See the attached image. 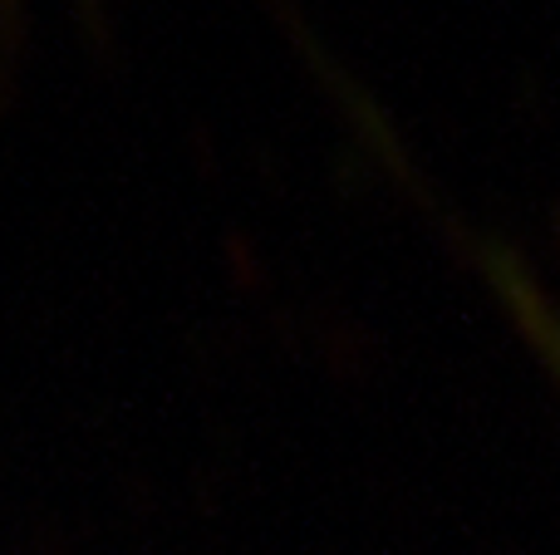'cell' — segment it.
Wrapping results in <instances>:
<instances>
[{"mask_svg": "<svg viewBox=\"0 0 560 555\" xmlns=\"http://www.w3.org/2000/svg\"><path fill=\"white\" fill-rule=\"evenodd\" d=\"M487 275H492V285L502 291V300H506V310L516 315V324L526 330V340L541 350V359L551 364V374L560 379V305L536 285V275L526 271L522 261H512V256H502V251H492Z\"/></svg>", "mask_w": 560, "mask_h": 555, "instance_id": "6da1fadb", "label": "cell"}]
</instances>
